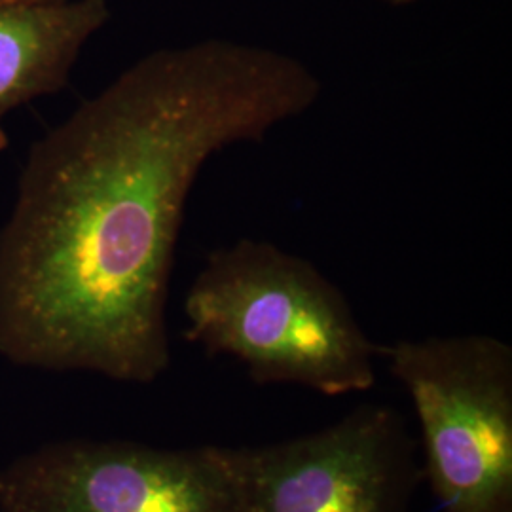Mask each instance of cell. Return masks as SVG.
<instances>
[{
    "label": "cell",
    "instance_id": "6da1fadb",
    "mask_svg": "<svg viewBox=\"0 0 512 512\" xmlns=\"http://www.w3.org/2000/svg\"><path fill=\"white\" fill-rule=\"evenodd\" d=\"M293 55L207 38L145 55L31 148L0 232V353L150 384L171 361L165 302L203 165L308 112Z\"/></svg>",
    "mask_w": 512,
    "mask_h": 512
},
{
    "label": "cell",
    "instance_id": "7a4b0ae2",
    "mask_svg": "<svg viewBox=\"0 0 512 512\" xmlns=\"http://www.w3.org/2000/svg\"><path fill=\"white\" fill-rule=\"evenodd\" d=\"M184 317L190 342L236 359L256 384L342 397L376 382L378 346L346 294L310 260L270 241L239 239L207 256Z\"/></svg>",
    "mask_w": 512,
    "mask_h": 512
},
{
    "label": "cell",
    "instance_id": "3957f363",
    "mask_svg": "<svg viewBox=\"0 0 512 512\" xmlns=\"http://www.w3.org/2000/svg\"><path fill=\"white\" fill-rule=\"evenodd\" d=\"M410 395L439 512H512V348L488 334L380 348Z\"/></svg>",
    "mask_w": 512,
    "mask_h": 512
},
{
    "label": "cell",
    "instance_id": "277c9868",
    "mask_svg": "<svg viewBox=\"0 0 512 512\" xmlns=\"http://www.w3.org/2000/svg\"><path fill=\"white\" fill-rule=\"evenodd\" d=\"M224 450L243 512H406L421 478L416 442L385 404L304 437Z\"/></svg>",
    "mask_w": 512,
    "mask_h": 512
},
{
    "label": "cell",
    "instance_id": "5b68a950",
    "mask_svg": "<svg viewBox=\"0 0 512 512\" xmlns=\"http://www.w3.org/2000/svg\"><path fill=\"white\" fill-rule=\"evenodd\" d=\"M0 512H243L224 446L67 440L0 467Z\"/></svg>",
    "mask_w": 512,
    "mask_h": 512
},
{
    "label": "cell",
    "instance_id": "8992f818",
    "mask_svg": "<svg viewBox=\"0 0 512 512\" xmlns=\"http://www.w3.org/2000/svg\"><path fill=\"white\" fill-rule=\"evenodd\" d=\"M109 19V0L0 2V152L6 116L65 88L82 48Z\"/></svg>",
    "mask_w": 512,
    "mask_h": 512
},
{
    "label": "cell",
    "instance_id": "52a82bcc",
    "mask_svg": "<svg viewBox=\"0 0 512 512\" xmlns=\"http://www.w3.org/2000/svg\"><path fill=\"white\" fill-rule=\"evenodd\" d=\"M0 2H8V4H31V2H50V0H0Z\"/></svg>",
    "mask_w": 512,
    "mask_h": 512
},
{
    "label": "cell",
    "instance_id": "ba28073f",
    "mask_svg": "<svg viewBox=\"0 0 512 512\" xmlns=\"http://www.w3.org/2000/svg\"><path fill=\"white\" fill-rule=\"evenodd\" d=\"M391 4H408V2H414V0H387Z\"/></svg>",
    "mask_w": 512,
    "mask_h": 512
}]
</instances>
